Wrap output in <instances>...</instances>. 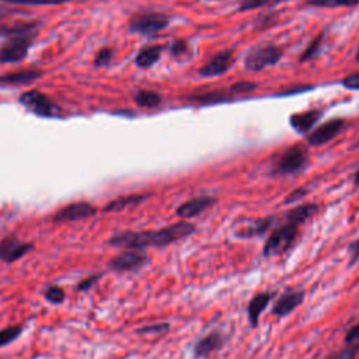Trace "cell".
<instances>
[{
	"label": "cell",
	"mask_w": 359,
	"mask_h": 359,
	"mask_svg": "<svg viewBox=\"0 0 359 359\" xmlns=\"http://www.w3.org/2000/svg\"><path fill=\"white\" fill-rule=\"evenodd\" d=\"M196 227L189 222H178L158 230L123 231L108 240L111 245L126 250H143L147 247H165L194 234Z\"/></svg>",
	"instance_id": "cell-1"
},
{
	"label": "cell",
	"mask_w": 359,
	"mask_h": 359,
	"mask_svg": "<svg viewBox=\"0 0 359 359\" xmlns=\"http://www.w3.org/2000/svg\"><path fill=\"white\" fill-rule=\"evenodd\" d=\"M299 227L300 224L285 219V222L275 227L268 236L262 250L264 257H276L289 251L297 238Z\"/></svg>",
	"instance_id": "cell-2"
},
{
	"label": "cell",
	"mask_w": 359,
	"mask_h": 359,
	"mask_svg": "<svg viewBox=\"0 0 359 359\" xmlns=\"http://www.w3.org/2000/svg\"><path fill=\"white\" fill-rule=\"evenodd\" d=\"M282 56L283 50L280 46L273 43H261L247 52L244 66L250 72H259L265 67L275 66Z\"/></svg>",
	"instance_id": "cell-3"
},
{
	"label": "cell",
	"mask_w": 359,
	"mask_h": 359,
	"mask_svg": "<svg viewBox=\"0 0 359 359\" xmlns=\"http://www.w3.org/2000/svg\"><path fill=\"white\" fill-rule=\"evenodd\" d=\"M170 24V17L163 13H143L133 15L129 21L130 32L140 35H156L157 32L167 28Z\"/></svg>",
	"instance_id": "cell-4"
},
{
	"label": "cell",
	"mask_w": 359,
	"mask_h": 359,
	"mask_svg": "<svg viewBox=\"0 0 359 359\" xmlns=\"http://www.w3.org/2000/svg\"><path fill=\"white\" fill-rule=\"evenodd\" d=\"M307 163V151L302 144H293L283 150L276 161L273 171L276 174H293L300 171Z\"/></svg>",
	"instance_id": "cell-5"
},
{
	"label": "cell",
	"mask_w": 359,
	"mask_h": 359,
	"mask_svg": "<svg viewBox=\"0 0 359 359\" xmlns=\"http://www.w3.org/2000/svg\"><path fill=\"white\" fill-rule=\"evenodd\" d=\"M236 55L233 49H223L210 56L198 70L202 77H216L224 74L234 63Z\"/></svg>",
	"instance_id": "cell-6"
},
{
	"label": "cell",
	"mask_w": 359,
	"mask_h": 359,
	"mask_svg": "<svg viewBox=\"0 0 359 359\" xmlns=\"http://www.w3.org/2000/svg\"><path fill=\"white\" fill-rule=\"evenodd\" d=\"M20 102L27 109H29L34 114L41 115V116H52L59 111L57 105H55L48 95H45L36 90H29V91L22 93L20 97Z\"/></svg>",
	"instance_id": "cell-7"
},
{
	"label": "cell",
	"mask_w": 359,
	"mask_h": 359,
	"mask_svg": "<svg viewBox=\"0 0 359 359\" xmlns=\"http://www.w3.org/2000/svg\"><path fill=\"white\" fill-rule=\"evenodd\" d=\"M149 264V257L139 250H128L108 262V268L115 272L139 271Z\"/></svg>",
	"instance_id": "cell-8"
},
{
	"label": "cell",
	"mask_w": 359,
	"mask_h": 359,
	"mask_svg": "<svg viewBox=\"0 0 359 359\" xmlns=\"http://www.w3.org/2000/svg\"><path fill=\"white\" fill-rule=\"evenodd\" d=\"M32 36L22 38H10L0 48V62L1 63H14L25 59L28 48L32 42Z\"/></svg>",
	"instance_id": "cell-9"
},
{
	"label": "cell",
	"mask_w": 359,
	"mask_h": 359,
	"mask_svg": "<svg viewBox=\"0 0 359 359\" xmlns=\"http://www.w3.org/2000/svg\"><path fill=\"white\" fill-rule=\"evenodd\" d=\"M345 121L341 118H335L331 121H327L325 123L320 125L317 129L311 130L310 135L307 136V142L311 146H320L324 143H328L332 140L344 128Z\"/></svg>",
	"instance_id": "cell-10"
},
{
	"label": "cell",
	"mask_w": 359,
	"mask_h": 359,
	"mask_svg": "<svg viewBox=\"0 0 359 359\" xmlns=\"http://www.w3.org/2000/svg\"><path fill=\"white\" fill-rule=\"evenodd\" d=\"M95 215V208L88 202H74L70 203L60 210H57L53 216L55 222H74L87 219Z\"/></svg>",
	"instance_id": "cell-11"
},
{
	"label": "cell",
	"mask_w": 359,
	"mask_h": 359,
	"mask_svg": "<svg viewBox=\"0 0 359 359\" xmlns=\"http://www.w3.org/2000/svg\"><path fill=\"white\" fill-rule=\"evenodd\" d=\"M304 300V292L302 289L286 290L276 300L272 307V314L276 317H285L290 314Z\"/></svg>",
	"instance_id": "cell-12"
},
{
	"label": "cell",
	"mask_w": 359,
	"mask_h": 359,
	"mask_svg": "<svg viewBox=\"0 0 359 359\" xmlns=\"http://www.w3.org/2000/svg\"><path fill=\"white\" fill-rule=\"evenodd\" d=\"M216 203V198L202 195V196H195L184 203H181L177 208V216L181 219H192L195 216H199L203 213L206 209L212 208Z\"/></svg>",
	"instance_id": "cell-13"
},
{
	"label": "cell",
	"mask_w": 359,
	"mask_h": 359,
	"mask_svg": "<svg viewBox=\"0 0 359 359\" xmlns=\"http://www.w3.org/2000/svg\"><path fill=\"white\" fill-rule=\"evenodd\" d=\"M34 247L29 243H22L21 240L10 236L0 243V258L6 262H14L31 251Z\"/></svg>",
	"instance_id": "cell-14"
},
{
	"label": "cell",
	"mask_w": 359,
	"mask_h": 359,
	"mask_svg": "<svg viewBox=\"0 0 359 359\" xmlns=\"http://www.w3.org/2000/svg\"><path fill=\"white\" fill-rule=\"evenodd\" d=\"M224 344V335L220 331H212L206 334L203 338H201L194 345V356L196 359H203L213 353L215 351L220 349Z\"/></svg>",
	"instance_id": "cell-15"
},
{
	"label": "cell",
	"mask_w": 359,
	"mask_h": 359,
	"mask_svg": "<svg viewBox=\"0 0 359 359\" xmlns=\"http://www.w3.org/2000/svg\"><path fill=\"white\" fill-rule=\"evenodd\" d=\"M234 93L229 88V90H209V91H203V93H195L192 95L188 97L189 102L194 104H201V105H206V104H217V102H226L234 98Z\"/></svg>",
	"instance_id": "cell-16"
},
{
	"label": "cell",
	"mask_w": 359,
	"mask_h": 359,
	"mask_svg": "<svg viewBox=\"0 0 359 359\" xmlns=\"http://www.w3.org/2000/svg\"><path fill=\"white\" fill-rule=\"evenodd\" d=\"M321 116L320 109H309L299 114H293L290 116V125L292 128L299 133H307L313 129V126L317 123V121Z\"/></svg>",
	"instance_id": "cell-17"
},
{
	"label": "cell",
	"mask_w": 359,
	"mask_h": 359,
	"mask_svg": "<svg viewBox=\"0 0 359 359\" xmlns=\"http://www.w3.org/2000/svg\"><path fill=\"white\" fill-rule=\"evenodd\" d=\"M272 299V293L268 292H261L257 293L248 303L247 306V314H248V321L251 327H257L258 321H259V316L261 313L266 309V306L271 303Z\"/></svg>",
	"instance_id": "cell-18"
},
{
	"label": "cell",
	"mask_w": 359,
	"mask_h": 359,
	"mask_svg": "<svg viewBox=\"0 0 359 359\" xmlns=\"http://www.w3.org/2000/svg\"><path fill=\"white\" fill-rule=\"evenodd\" d=\"M42 76L41 70H34V69H25L20 72H13V73H6L0 76V83L1 84H28L35 80H38Z\"/></svg>",
	"instance_id": "cell-19"
},
{
	"label": "cell",
	"mask_w": 359,
	"mask_h": 359,
	"mask_svg": "<svg viewBox=\"0 0 359 359\" xmlns=\"http://www.w3.org/2000/svg\"><path fill=\"white\" fill-rule=\"evenodd\" d=\"M275 217H262V219H257L252 220L251 223H248L245 227L240 229V231H237V237H243V238H248V237H258L262 236L264 233H266L271 226L273 224Z\"/></svg>",
	"instance_id": "cell-20"
},
{
	"label": "cell",
	"mask_w": 359,
	"mask_h": 359,
	"mask_svg": "<svg viewBox=\"0 0 359 359\" xmlns=\"http://www.w3.org/2000/svg\"><path fill=\"white\" fill-rule=\"evenodd\" d=\"M36 35V24L35 22H22L18 25H0V36L10 38H22V36H35Z\"/></svg>",
	"instance_id": "cell-21"
},
{
	"label": "cell",
	"mask_w": 359,
	"mask_h": 359,
	"mask_svg": "<svg viewBox=\"0 0 359 359\" xmlns=\"http://www.w3.org/2000/svg\"><path fill=\"white\" fill-rule=\"evenodd\" d=\"M161 52H163V46L161 45H147V46H143L136 57H135V63L142 67V69H147V67H151L161 56Z\"/></svg>",
	"instance_id": "cell-22"
},
{
	"label": "cell",
	"mask_w": 359,
	"mask_h": 359,
	"mask_svg": "<svg viewBox=\"0 0 359 359\" xmlns=\"http://www.w3.org/2000/svg\"><path fill=\"white\" fill-rule=\"evenodd\" d=\"M318 212V205L316 203H306L297 208H293L285 213V219L292 220L297 224H303L306 220L311 219Z\"/></svg>",
	"instance_id": "cell-23"
},
{
	"label": "cell",
	"mask_w": 359,
	"mask_h": 359,
	"mask_svg": "<svg viewBox=\"0 0 359 359\" xmlns=\"http://www.w3.org/2000/svg\"><path fill=\"white\" fill-rule=\"evenodd\" d=\"M149 195L146 194H133V195H125V196H121V198H116L115 201L109 202L104 210L105 212H118V210H122V209H126L129 206H136L139 203H142Z\"/></svg>",
	"instance_id": "cell-24"
},
{
	"label": "cell",
	"mask_w": 359,
	"mask_h": 359,
	"mask_svg": "<svg viewBox=\"0 0 359 359\" xmlns=\"http://www.w3.org/2000/svg\"><path fill=\"white\" fill-rule=\"evenodd\" d=\"M135 102L142 108H157L161 104V95L153 90H140L135 94Z\"/></svg>",
	"instance_id": "cell-25"
},
{
	"label": "cell",
	"mask_w": 359,
	"mask_h": 359,
	"mask_svg": "<svg viewBox=\"0 0 359 359\" xmlns=\"http://www.w3.org/2000/svg\"><path fill=\"white\" fill-rule=\"evenodd\" d=\"M313 7H355L359 4V0H309Z\"/></svg>",
	"instance_id": "cell-26"
},
{
	"label": "cell",
	"mask_w": 359,
	"mask_h": 359,
	"mask_svg": "<svg viewBox=\"0 0 359 359\" xmlns=\"http://www.w3.org/2000/svg\"><path fill=\"white\" fill-rule=\"evenodd\" d=\"M323 38H324V32H321L320 35H317L311 42L310 45L306 48V50L302 53L300 56V62H309L311 59H314L318 52H320V46L323 43Z\"/></svg>",
	"instance_id": "cell-27"
},
{
	"label": "cell",
	"mask_w": 359,
	"mask_h": 359,
	"mask_svg": "<svg viewBox=\"0 0 359 359\" xmlns=\"http://www.w3.org/2000/svg\"><path fill=\"white\" fill-rule=\"evenodd\" d=\"M21 332H22L21 325H10V327L0 330V348L15 341Z\"/></svg>",
	"instance_id": "cell-28"
},
{
	"label": "cell",
	"mask_w": 359,
	"mask_h": 359,
	"mask_svg": "<svg viewBox=\"0 0 359 359\" xmlns=\"http://www.w3.org/2000/svg\"><path fill=\"white\" fill-rule=\"evenodd\" d=\"M283 1H289V0H241L238 10L240 11H250V10H255V8H261V7H266L271 4H279Z\"/></svg>",
	"instance_id": "cell-29"
},
{
	"label": "cell",
	"mask_w": 359,
	"mask_h": 359,
	"mask_svg": "<svg viewBox=\"0 0 359 359\" xmlns=\"http://www.w3.org/2000/svg\"><path fill=\"white\" fill-rule=\"evenodd\" d=\"M345 348H349L355 352H359V323L352 325L345 334Z\"/></svg>",
	"instance_id": "cell-30"
},
{
	"label": "cell",
	"mask_w": 359,
	"mask_h": 359,
	"mask_svg": "<svg viewBox=\"0 0 359 359\" xmlns=\"http://www.w3.org/2000/svg\"><path fill=\"white\" fill-rule=\"evenodd\" d=\"M45 297L48 302L53 303V304H59L65 300V292L60 286H49L46 290H45Z\"/></svg>",
	"instance_id": "cell-31"
},
{
	"label": "cell",
	"mask_w": 359,
	"mask_h": 359,
	"mask_svg": "<svg viewBox=\"0 0 359 359\" xmlns=\"http://www.w3.org/2000/svg\"><path fill=\"white\" fill-rule=\"evenodd\" d=\"M258 87L257 83H252V81H238V83H234L230 90L236 94V95H241V94H247V93H251L254 91L255 88Z\"/></svg>",
	"instance_id": "cell-32"
},
{
	"label": "cell",
	"mask_w": 359,
	"mask_h": 359,
	"mask_svg": "<svg viewBox=\"0 0 359 359\" xmlns=\"http://www.w3.org/2000/svg\"><path fill=\"white\" fill-rule=\"evenodd\" d=\"M188 50H189V45H188V42L184 41V39H175V41L171 43V46H170V52H171V55L175 56V57L184 56L185 53H188Z\"/></svg>",
	"instance_id": "cell-33"
},
{
	"label": "cell",
	"mask_w": 359,
	"mask_h": 359,
	"mask_svg": "<svg viewBox=\"0 0 359 359\" xmlns=\"http://www.w3.org/2000/svg\"><path fill=\"white\" fill-rule=\"evenodd\" d=\"M112 49H109V48H102L98 53H97V56H95V59H94V65L97 66V67H102V66H107V65H109V62L112 60Z\"/></svg>",
	"instance_id": "cell-34"
},
{
	"label": "cell",
	"mask_w": 359,
	"mask_h": 359,
	"mask_svg": "<svg viewBox=\"0 0 359 359\" xmlns=\"http://www.w3.org/2000/svg\"><path fill=\"white\" fill-rule=\"evenodd\" d=\"M4 3H10V4H27V6H46V4H59L63 3L66 0H1Z\"/></svg>",
	"instance_id": "cell-35"
},
{
	"label": "cell",
	"mask_w": 359,
	"mask_h": 359,
	"mask_svg": "<svg viewBox=\"0 0 359 359\" xmlns=\"http://www.w3.org/2000/svg\"><path fill=\"white\" fill-rule=\"evenodd\" d=\"M170 328V325L167 323H161V324H154V325H146L140 330H137V334H163L167 332Z\"/></svg>",
	"instance_id": "cell-36"
},
{
	"label": "cell",
	"mask_w": 359,
	"mask_h": 359,
	"mask_svg": "<svg viewBox=\"0 0 359 359\" xmlns=\"http://www.w3.org/2000/svg\"><path fill=\"white\" fill-rule=\"evenodd\" d=\"M348 252H349V266H352L359 259V238L349 244Z\"/></svg>",
	"instance_id": "cell-37"
},
{
	"label": "cell",
	"mask_w": 359,
	"mask_h": 359,
	"mask_svg": "<svg viewBox=\"0 0 359 359\" xmlns=\"http://www.w3.org/2000/svg\"><path fill=\"white\" fill-rule=\"evenodd\" d=\"M342 84H344L345 88H349V90H359V72L346 76V77L342 80Z\"/></svg>",
	"instance_id": "cell-38"
},
{
	"label": "cell",
	"mask_w": 359,
	"mask_h": 359,
	"mask_svg": "<svg viewBox=\"0 0 359 359\" xmlns=\"http://www.w3.org/2000/svg\"><path fill=\"white\" fill-rule=\"evenodd\" d=\"M306 194H307V189H304V188H299V189H294V191H292V192L287 195V198L285 199V203H292V202H296V201L302 199V198H303Z\"/></svg>",
	"instance_id": "cell-39"
},
{
	"label": "cell",
	"mask_w": 359,
	"mask_h": 359,
	"mask_svg": "<svg viewBox=\"0 0 359 359\" xmlns=\"http://www.w3.org/2000/svg\"><path fill=\"white\" fill-rule=\"evenodd\" d=\"M356 353L358 352H355L349 348H345V349L339 351L338 353H335L334 356H331L330 359H356Z\"/></svg>",
	"instance_id": "cell-40"
},
{
	"label": "cell",
	"mask_w": 359,
	"mask_h": 359,
	"mask_svg": "<svg viewBox=\"0 0 359 359\" xmlns=\"http://www.w3.org/2000/svg\"><path fill=\"white\" fill-rule=\"evenodd\" d=\"M100 276H101V275H93V276H90V278L84 279V280L77 286V289H79V290H81V292L87 290L90 286H93V285L100 279Z\"/></svg>",
	"instance_id": "cell-41"
},
{
	"label": "cell",
	"mask_w": 359,
	"mask_h": 359,
	"mask_svg": "<svg viewBox=\"0 0 359 359\" xmlns=\"http://www.w3.org/2000/svg\"><path fill=\"white\" fill-rule=\"evenodd\" d=\"M353 181L356 185H359V168L355 171V175H353Z\"/></svg>",
	"instance_id": "cell-42"
},
{
	"label": "cell",
	"mask_w": 359,
	"mask_h": 359,
	"mask_svg": "<svg viewBox=\"0 0 359 359\" xmlns=\"http://www.w3.org/2000/svg\"><path fill=\"white\" fill-rule=\"evenodd\" d=\"M355 60L359 63V48H358V52H356V56H355Z\"/></svg>",
	"instance_id": "cell-43"
},
{
	"label": "cell",
	"mask_w": 359,
	"mask_h": 359,
	"mask_svg": "<svg viewBox=\"0 0 359 359\" xmlns=\"http://www.w3.org/2000/svg\"><path fill=\"white\" fill-rule=\"evenodd\" d=\"M353 147H359V142H358V143H356Z\"/></svg>",
	"instance_id": "cell-44"
}]
</instances>
